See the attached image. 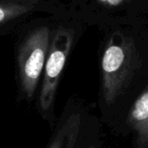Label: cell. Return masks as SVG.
I'll return each mask as SVG.
<instances>
[{"instance_id": "6da1fadb", "label": "cell", "mask_w": 148, "mask_h": 148, "mask_svg": "<svg viewBox=\"0 0 148 148\" xmlns=\"http://www.w3.org/2000/svg\"><path fill=\"white\" fill-rule=\"evenodd\" d=\"M101 93L108 106L121 99L138 78L148 79V43H141L123 31L110 35L101 61Z\"/></svg>"}, {"instance_id": "7a4b0ae2", "label": "cell", "mask_w": 148, "mask_h": 148, "mask_svg": "<svg viewBox=\"0 0 148 148\" xmlns=\"http://www.w3.org/2000/svg\"><path fill=\"white\" fill-rule=\"evenodd\" d=\"M51 33L46 25L29 34L18 49L19 81L23 92L27 99H33L45 68L49 52Z\"/></svg>"}, {"instance_id": "3957f363", "label": "cell", "mask_w": 148, "mask_h": 148, "mask_svg": "<svg viewBox=\"0 0 148 148\" xmlns=\"http://www.w3.org/2000/svg\"><path fill=\"white\" fill-rule=\"evenodd\" d=\"M74 32L68 27H58L51 37L39 95V105L43 113H49L53 108L60 78L72 50Z\"/></svg>"}, {"instance_id": "277c9868", "label": "cell", "mask_w": 148, "mask_h": 148, "mask_svg": "<svg viewBox=\"0 0 148 148\" xmlns=\"http://www.w3.org/2000/svg\"><path fill=\"white\" fill-rule=\"evenodd\" d=\"M138 148H148V79L135 95L125 118Z\"/></svg>"}, {"instance_id": "5b68a950", "label": "cell", "mask_w": 148, "mask_h": 148, "mask_svg": "<svg viewBox=\"0 0 148 148\" xmlns=\"http://www.w3.org/2000/svg\"><path fill=\"white\" fill-rule=\"evenodd\" d=\"M81 116L71 114L59 126L48 148H75L80 133Z\"/></svg>"}, {"instance_id": "8992f818", "label": "cell", "mask_w": 148, "mask_h": 148, "mask_svg": "<svg viewBox=\"0 0 148 148\" xmlns=\"http://www.w3.org/2000/svg\"><path fill=\"white\" fill-rule=\"evenodd\" d=\"M39 0H0V27L27 14Z\"/></svg>"}, {"instance_id": "52a82bcc", "label": "cell", "mask_w": 148, "mask_h": 148, "mask_svg": "<svg viewBox=\"0 0 148 148\" xmlns=\"http://www.w3.org/2000/svg\"><path fill=\"white\" fill-rule=\"evenodd\" d=\"M97 1L103 6L109 7V8L122 9L125 8L128 5L132 4L133 1H136V0H97Z\"/></svg>"}, {"instance_id": "ba28073f", "label": "cell", "mask_w": 148, "mask_h": 148, "mask_svg": "<svg viewBox=\"0 0 148 148\" xmlns=\"http://www.w3.org/2000/svg\"><path fill=\"white\" fill-rule=\"evenodd\" d=\"M88 148H97V147H95V145H93V144H91V145L90 146H89V147Z\"/></svg>"}]
</instances>
